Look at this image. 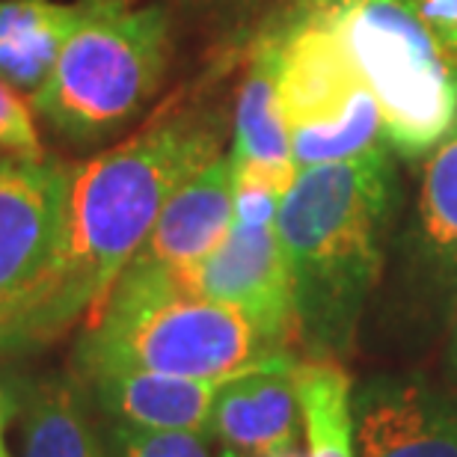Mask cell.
I'll list each match as a JSON object with an SVG mask.
<instances>
[{
	"label": "cell",
	"instance_id": "cell-8",
	"mask_svg": "<svg viewBox=\"0 0 457 457\" xmlns=\"http://www.w3.org/2000/svg\"><path fill=\"white\" fill-rule=\"evenodd\" d=\"M190 288L241 309L264 333L291 347L297 339L295 288L277 228L235 220L223 244L187 273Z\"/></svg>",
	"mask_w": 457,
	"mask_h": 457
},
{
	"label": "cell",
	"instance_id": "cell-20",
	"mask_svg": "<svg viewBox=\"0 0 457 457\" xmlns=\"http://www.w3.org/2000/svg\"><path fill=\"white\" fill-rule=\"evenodd\" d=\"M434 39L457 60V0H413Z\"/></svg>",
	"mask_w": 457,
	"mask_h": 457
},
{
	"label": "cell",
	"instance_id": "cell-7",
	"mask_svg": "<svg viewBox=\"0 0 457 457\" xmlns=\"http://www.w3.org/2000/svg\"><path fill=\"white\" fill-rule=\"evenodd\" d=\"M69 167L48 161H0V318L48 273L66 214Z\"/></svg>",
	"mask_w": 457,
	"mask_h": 457
},
{
	"label": "cell",
	"instance_id": "cell-9",
	"mask_svg": "<svg viewBox=\"0 0 457 457\" xmlns=\"http://www.w3.org/2000/svg\"><path fill=\"white\" fill-rule=\"evenodd\" d=\"M353 457H457V398L422 378H371L353 395Z\"/></svg>",
	"mask_w": 457,
	"mask_h": 457
},
{
	"label": "cell",
	"instance_id": "cell-18",
	"mask_svg": "<svg viewBox=\"0 0 457 457\" xmlns=\"http://www.w3.org/2000/svg\"><path fill=\"white\" fill-rule=\"evenodd\" d=\"M104 443L111 457H214L208 436L190 431H145L107 422Z\"/></svg>",
	"mask_w": 457,
	"mask_h": 457
},
{
	"label": "cell",
	"instance_id": "cell-11",
	"mask_svg": "<svg viewBox=\"0 0 457 457\" xmlns=\"http://www.w3.org/2000/svg\"><path fill=\"white\" fill-rule=\"evenodd\" d=\"M235 223V170L228 154H217L167 199L134 262L187 277Z\"/></svg>",
	"mask_w": 457,
	"mask_h": 457
},
{
	"label": "cell",
	"instance_id": "cell-5",
	"mask_svg": "<svg viewBox=\"0 0 457 457\" xmlns=\"http://www.w3.org/2000/svg\"><path fill=\"white\" fill-rule=\"evenodd\" d=\"M380 104L386 143L422 158L457 128V60L413 0H327L318 6Z\"/></svg>",
	"mask_w": 457,
	"mask_h": 457
},
{
	"label": "cell",
	"instance_id": "cell-10",
	"mask_svg": "<svg viewBox=\"0 0 457 457\" xmlns=\"http://www.w3.org/2000/svg\"><path fill=\"white\" fill-rule=\"evenodd\" d=\"M295 353L262 362L217 386L208 436L241 457H279L297 452L300 404Z\"/></svg>",
	"mask_w": 457,
	"mask_h": 457
},
{
	"label": "cell",
	"instance_id": "cell-22",
	"mask_svg": "<svg viewBox=\"0 0 457 457\" xmlns=\"http://www.w3.org/2000/svg\"><path fill=\"white\" fill-rule=\"evenodd\" d=\"M288 4H291V12H297V9H315L327 4V0H288Z\"/></svg>",
	"mask_w": 457,
	"mask_h": 457
},
{
	"label": "cell",
	"instance_id": "cell-24",
	"mask_svg": "<svg viewBox=\"0 0 457 457\" xmlns=\"http://www.w3.org/2000/svg\"><path fill=\"white\" fill-rule=\"evenodd\" d=\"M220 457H241V454H235V452H228V449H220Z\"/></svg>",
	"mask_w": 457,
	"mask_h": 457
},
{
	"label": "cell",
	"instance_id": "cell-4",
	"mask_svg": "<svg viewBox=\"0 0 457 457\" xmlns=\"http://www.w3.org/2000/svg\"><path fill=\"white\" fill-rule=\"evenodd\" d=\"M75 30L33 111L75 145L98 143L152 102L170 62V12L137 0H78Z\"/></svg>",
	"mask_w": 457,
	"mask_h": 457
},
{
	"label": "cell",
	"instance_id": "cell-19",
	"mask_svg": "<svg viewBox=\"0 0 457 457\" xmlns=\"http://www.w3.org/2000/svg\"><path fill=\"white\" fill-rule=\"evenodd\" d=\"M33 104L21 98V89L0 78V152L18 161H48Z\"/></svg>",
	"mask_w": 457,
	"mask_h": 457
},
{
	"label": "cell",
	"instance_id": "cell-17",
	"mask_svg": "<svg viewBox=\"0 0 457 457\" xmlns=\"http://www.w3.org/2000/svg\"><path fill=\"white\" fill-rule=\"evenodd\" d=\"M419 217L428 246L445 262H457V128L434 145L425 163Z\"/></svg>",
	"mask_w": 457,
	"mask_h": 457
},
{
	"label": "cell",
	"instance_id": "cell-3",
	"mask_svg": "<svg viewBox=\"0 0 457 457\" xmlns=\"http://www.w3.org/2000/svg\"><path fill=\"white\" fill-rule=\"evenodd\" d=\"M291 353L241 309L190 288L181 273L131 262L102 312L84 324L71 371L137 369L223 383Z\"/></svg>",
	"mask_w": 457,
	"mask_h": 457
},
{
	"label": "cell",
	"instance_id": "cell-15",
	"mask_svg": "<svg viewBox=\"0 0 457 457\" xmlns=\"http://www.w3.org/2000/svg\"><path fill=\"white\" fill-rule=\"evenodd\" d=\"M78 0H0V78L36 93L78 24Z\"/></svg>",
	"mask_w": 457,
	"mask_h": 457
},
{
	"label": "cell",
	"instance_id": "cell-23",
	"mask_svg": "<svg viewBox=\"0 0 457 457\" xmlns=\"http://www.w3.org/2000/svg\"><path fill=\"white\" fill-rule=\"evenodd\" d=\"M0 457H12V454H9V449H6V443H4V434H0Z\"/></svg>",
	"mask_w": 457,
	"mask_h": 457
},
{
	"label": "cell",
	"instance_id": "cell-21",
	"mask_svg": "<svg viewBox=\"0 0 457 457\" xmlns=\"http://www.w3.org/2000/svg\"><path fill=\"white\" fill-rule=\"evenodd\" d=\"M21 389H24V380L0 371V434L6 431V425L12 422L18 416V410H21Z\"/></svg>",
	"mask_w": 457,
	"mask_h": 457
},
{
	"label": "cell",
	"instance_id": "cell-25",
	"mask_svg": "<svg viewBox=\"0 0 457 457\" xmlns=\"http://www.w3.org/2000/svg\"><path fill=\"white\" fill-rule=\"evenodd\" d=\"M279 457H300L297 452H288V454H279Z\"/></svg>",
	"mask_w": 457,
	"mask_h": 457
},
{
	"label": "cell",
	"instance_id": "cell-12",
	"mask_svg": "<svg viewBox=\"0 0 457 457\" xmlns=\"http://www.w3.org/2000/svg\"><path fill=\"white\" fill-rule=\"evenodd\" d=\"M80 380L87 383L89 398L107 422L145 428V431H190L205 436L212 428L217 386H220L212 380L137 369L96 371L84 374Z\"/></svg>",
	"mask_w": 457,
	"mask_h": 457
},
{
	"label": "cell",
	"instance_id": "cell-2",
	"mask_svg": "<svg viewBox=\"0 0 457 457\" xmlns=\"http://www.w3.org/2000/svg\"><path fill=\"white\" fill-rule=\"evenodd\" d=\"M392 149L297 172L277 228L295 288L297 339L321 356L353 342L383 264V235L395 212Z\"/></svg>",
	"mask_w": 457,
	"mask_h": 457
},
{
	"label": "cell",
	"instance_id": "cell-16",
	"mask_svg": "<svg viewBox=\"0 0 457 457\" xmlns=\"http://www.w3.org/2000/svg\"><path fill=\"white\" fill-rule=\"evenodd\" d=\"M306 457H353V383L330 356L295 365Z\"/></svg>",
	"mask_w": 457,
	"mask_h": 457
},
{
	"label": "cell",
	"instance_id": "cell-13",
	"mask_svg": "<svg viewBox=\"0 0 457 457\" xmlns=\"http://www.w3.org/2000/svg\"><path fill=\"white\" fill-rule=\"evenodd\" d=\"M21 457H111L96 428V404L75 371L24 380Z\"/></svg>",
	"mask_w": 457,
	"mask_h": 457
},
{
	"label": "cell",
	"instance_id": "cell-1",
	"mask_svg": "<svg viewBox=\"0 0 457 457\" xmlns=\"http://www.w3.org/2000/svg\"><path fill=\"white\" fill-rule=\"evenodd\" d=\"M217 154V125L185 111L69 167L57 255L39 286L0 318V356L39 351L93 321L167 199Z\"/></svg>",
	"mask_w": 457,
	"mask_h": 457
},
{
	"label": "cell",
	"instance_id": "cell-14",
	"mask_svg": "<svg viewBox=\"0 0 457 457\" xmlns=\"http://www.w3.org/2000/svg\"><path fill=\"white\" fill-rule=\"evenodd\" d=\"M232 167L268 172L288 185H295L300 167L291 154L277 93V27L262 33L253 45L246 75L237 93L235 107V143H232Z\"/></svg>",
	"mask_w": 457,
	"mask_h": 457
},
{
	"label": "cell",
	"instance_id": "cell-6",
	"mask_svg": "<svg viewBox=\"0 0 457 457\" xmlns=\"http://www.w3.org/2000/svg\"><path fill=\"white\" fill-rule=\"evenodd\" d=\"M277 93L300 170L386 149L380 104L321 9L277 27Z\"/></svg>",
	"mask_w": 457,
	"mask_h": 457
}]
</instances>
